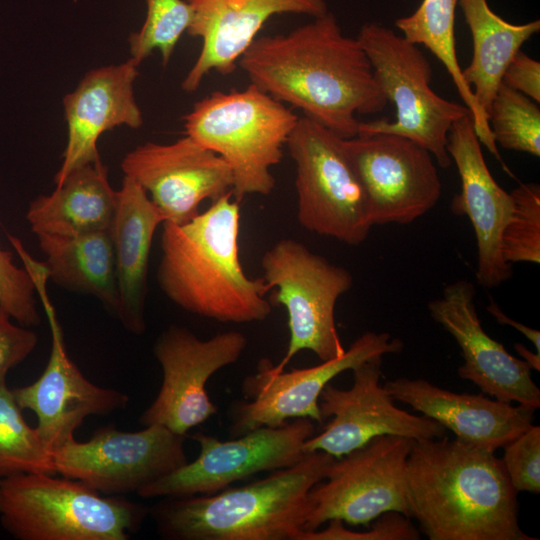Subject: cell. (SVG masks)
Returning <instances> with one entry per match:
<instances>
[{
	"label": "cell",
	"instance_id": "cb8c5ba5",
	"mask_svg": "<svg viewBox=\"0 0 540 540\" xmlns=\"http://www.w3.org/2000/svg\"><path fill=\"white\" fill-rule=\"evenodd\" d=\"M164 221V215L146 191L132 178L124 176L117 190L111 228L118 291L116 318L135 335H142L146 329L149 258L155 231Z\"/></svg>",
	"mask_w": 540,
	"mask_h": 540
},
{
	"label": "cell",
	"instance_id": "4fadbf2b",
	"mask_svg": "<svg viewBox=\"0 0 540 540\" xmlns=\"http://www.w3.org/2000/svg\"><path fill=\"white\" fill-rule=\"evenodd\" d=\"M402 349V341L389 333L369 331L359 336L342 356L313 367L278 372L269 359H261L257 372L242 383L246 401L236 402L229 409L230 437L264 426L277 427L297 418L322 423L319 397L333 378L370 359Z\"/></svg>",
	"mask_w": 540,
	"mask_h": 540
},
{
	"label": "cell",
	"instance_id": "83f0119b",
	"mask_svg": "<svg viewBox=\"0 0 540 540\" xmlns=\"http://www.w3.org/2000/svg\"><path fill=\"white\" fill-rule=\"evenodd\" d=\"M457 4L458 0H422L411 15L398 18L395 25L407 41L415 45H424L444 65L470 111L480 143L503 164L487 116L478 105L472 89L465 82L458 62L455 42Z\"/></svg>",
	"mask_w": 540,
	"mask_h": 540
},
{
	"label": "cell",
	"instance_id": "5b68a950",
	"mask_svg": "<svg viewBox=\"0 0 540 540\" xmlns=\"http://www.w3.org/2000/svg\"><path fill=\"white\" fill-rule=\"evenodd\" d=\"M149 508L47 473L0 478V521L19 540H127Z\"/></svg>",
	"mask_w": 540,
	"mask_h": 540
},
{
	"label": "cell",
	"instance_id": "ffe728a7",
	"mask_svg": "<svg viewBox=\"0 0 540 540\" xmlns=\"http://www.w3.org/2000/svg\"><path fill=\"white\" fill-rule=\"evenodd\" d=\"M447 151L461 181L460 192L454 195L450 209L454 215L466 216L473 227L478 283L484 288H496L513 275L512 265L504 261L500 251V237L512 210V197L488 169L471 114L452 124Z\"/></svg>",
	"mask_w": 540,
	"mask_h": 540
},
{
	"label": "cell",
	"instance_id": "d4e9b609",
	"mask_svg": "<svg viewBox=\"0 0 540 540\" xmlns=\"http://www.w3.org/2000/svg\"><path fill=\"white\" fill-rule=\"evenodd\" d=\"M117 191L101 159L70 171L50 195L30 202L26 218L36 235L77 236L110 230Z\"/></svg>",
	"mask_w": 540,
	"mask_h": 540
},
{
	"label": "cell",
	"instance_id": "e575fe53",
	"mask_svg": "<svg viewBox=\"0 0 540 540\" xmlns=\"http://www.w3.org/2000/svg\"><path fill=\"white\" fill-rule=\"evenodd\" d=\"M501 462L516 492H540V427L531 425L507 443Z\"/></svg>",
	"mask_w": 540,
	"mask_h": 540
},
{
	"label": "cell",
	"instance_id": "74e56055",
	"mask_svg": "<svg viewBox=\"0 0 540 540\" xmlns=\"http://www.w3.org/2000/svg\"><path fill=\"white\" fill-rule=\"evenodd\" d=\"M486 309L498 323L508 325L524 335L534 345L537 353H540V332L538 330L519 323L507 316L493 299H490V303L487 305Z\"/></svg>",
	"mask_w": 540,
	"mask_h": 540
},
{
	"label": "cell",
	"instance_id": "9a60e30c",
	"mask_svg": "<svg viewBox=\"0 0 540 540\" xmlns=\"http://www.w3.org/2000/svg\"><path fill=\"white\" fill-rule=\"evenodd\" d=\"M247 346L239 331L202 340L184 326L171 325L154 344L163 379L153 402L140 416L144 426L162 425L185 435L217 413L206 385L218 370L239 360Z\"/></svg>",
	"mask_w": 540,
	"mask_h": 540
},
{
	"label": "cell",
	"instance_id": "6da1fadb",
	"mask_svg": "<svg viewBox=\"0 0 540 540\" xmlns=\"http://www.w3.org/2000/svg\"><path fill=\"white\" fill-rule=\"evenodd\" d=\"M238 64L251 84L344 139L357 136V114L388 102L363 47L329 11L288 33L258 36Z\"/></svg>",
	"mask_w": 540,
	"mask_h": 540
},
{
	"label": "cell",
	"instance_id": "7402d4cb",
	"mask_svg": "<svg viewBox=\"0 0 540 540\" xmlns=\"http://www.w3.org/2000/svg\"><path fill=\"white\" fill-rule=\"evenodd\" d=\"M139 64L129 58L117 65L89 70L76 88L63 98L67 142L60 169L54 177L60 184L73 169L100 159L97 142L104 132L143 125V115L134 93Z\"/></svg>",
	"mask_w": 540,
	"mask_h": 540
},
{
	"label": "cell",
	"instance_id": "277c9868",
	"mask_svg": "<svg viewBox=\"0 0 540 540\" xmlns=\"http://www.w3.org/2000/svg\"><path fill=\"white\" fill-rule=\"evenodd\" d=\"M335 457L307 452L292 466L209 495L164 497L149 508L168 540H295L310 510L309 492Z\"/></svg>",
	"mask_w": 540,
	"mask_h": 540
},
{
	"label": "cell",
	"instance_id": "7c38bea8",
	"mask_svg": "<svg viewBox=\"0 0 540 540\" xmlns=\"http://www.w3.org/2000/svg\"><path fill=\"white\" fill-rule=\"evenodd\" d=\"M314 434L309 418L260 427L227 441L196 433L192 438L200 446L198 457L137 494L143 498L214 494L259 472L292 466L304 456V443Z\"/></svg>",
	"mask_w": 540,
	"mask_h": 540
},
{
	"label": "cell",
	"instance_id": "7a4b0ae2",
	"mask_svg": "<svg viewBox=\"0 0 540 540\" xmlns=\"http://www.w3.org/2000/svg\"><path fill=\"white\" fill-rule=\"evenodd\" d=\"M516 495L495 451L444 436L412 442L407 513L430 540H536L520 528Z\"/></svg>",
	"mask_w": 540,
	"mask_h": 540
},
{
	"label": "cell",
	"instance_id": "603a6c76",
	"mask_svg": "<svg viewBox=\"0 0 540 540\" xmlns=\"http://www.w3.org/2000/svg\"><path fill=\"white\" fill-rule=\"evenodd\" d=\"M384 387L393 400L438 422L457 439L491 451L519 436L534 419L533 408L482 394L456 393L424 379L398 378L387 381Z\"/></svg>",
	"mask_w": 540,
	"mask_h": 540
},
{
	"label": "cell",
	"instance_id": "9c48e42d",
	"mask_svg": "<svg viewBox=\"0 0 540 540\" xmlns=\"http://www.w3.org/2000/svg\"><path fill=\"white\" fill-rule=\"evenodd\" d=\"M341 137L313 119L299 117L287 141L296 167L297 218L307 231L348 245L370 233L366 196Z\"/></svg>",
	"mask_w": 540,
	"mask_h": 540
},
{
	"label": "cell",
	"instance_id": "f546056e",
	"mask_svg": "<svg viewBox=\"0 0 540 540\" xmlns=\"http://www.w3.org/2000/svg\"><path fill=\"white\" fill-rule=\"evenodd\" d=\"M488 124L502 148L540 156V109L531 98L502 82L491 103Z\"/></svg>",
	"mask_w": 540,
	"mask_h": 540
},
{
	"label": "cell",
	"instance_id": "d6986e66",
	"mask_svg": "<svg viewBox=\"0 0 540 540\" xmlns=\"http://www.w3.org/2000/svg\"><path fill=\"white\" fill-rule=\"evenodd\" d=\"M475 296L474 285L461 279L446 285L442 296L428 303L432 319L461 349L464 363L458 368L459 377L494 399L538 409L540 389L532 380L531 367L484 331Z\"/></svg>",
	"mask_w": 540,
	"mask_h": 540
},
{
	"label": "cell",
	"instance_id": "836d02e7",
	"mask_svg": "<svg viewBox=\"0 0 540 540\" xmlns=\"http://www.w3.org/2000/svg\"><path fill=\"white\" fill-rule=\"evenodd\" d=\"M367 531L357 532L344 528L343 521L333 519L322 530H302L295 540H418L419 530L406 515L391 511L372 521Z\"/></svg>",
	"mask_w": 540,
	"mask_h": 540
},
{
	"label": "cell",
	"instance_id": "f1b7e54d",
	"mask_svg": "<svg viewBox=\"0 0 540 540\" xmlns=\"http://www.w3.org/2000/svg\"><path fill=\"white\" fill-rule=\"evenodd\" d=\"M6 381L0 383V478L21 473L57 474L53 453L23 418Z\"/></svg>",
	"mask_w": 540,
	"mask_h": 540
},
{
	"label": "cell",
	"instance_id": "ac0fdd59",
	"mask_svg": "<svg viewBox=\"0 0 540 540\" xmlns=\"http://www.w3.org/2000/svg\"><path fill=\"white\" fill-rule=\"evenodd\" d=\"M121 168L174 224L194 218L202 201L217 200L234 183L227 162L188 135L169 144L139 145L124 156Z\"/></svg>",
	"mask_w": 540,
	"mask_h": 540
},
{
	"label": "cell",
	"instance_id": "1f68e13d",
	"mask_svg": "<svg viewBox=\"0 0 540 540\" xmlns=\"http://www.w3.org/2000/svg\"><path fill=\"white\" fill-rule=\"evenodd\" d=\"M512 210L502 230L500 251L505 262L540 263V186L521 183L514 188Z\"/></svg>",
	"mask_w": 540,
	"mask_h": 540
},
{
	"label": "cell",
	"instance_id": "8fae6325",
	"mask_svg": "<svg viewBox=\"0 0 540 540\" xmlns=\"http://www.w3.org/2000/svg\"><path fill=\"white\" fill-rule=\"evenodd\" d=\"M412 442L401 436H378L335 458L325 478L309 492L304 530H316L333 519L367 525L391 511L408 517L406 463Z\"/></svg>",
	"mask_w": 540,
	"mask_h": 540
},
{
	"label": "cell",
	"instance_id": "3957f363",
	"mask_svg": "<svg viewBox=\"0 0 540 540\" xmlns=\"http://www.w3.org/2000/svg\"><path fill=\"white\" fill-rule=\"evenodd\" d=\"M232 191L183 224L164 221L157 281L183 310L226 323L265 320L272 304L263 277L246 275L239 258L240 205Z\"/></svg>",
	"mask_w": 540,
	"mask_h": 540
},
{
	"label": "cell",
	"instance_id": "30bf717a",
	"mask_svg": "<svg viewBox=\"0 0 540 540\" xmlns=\"http://www.w3.org/2000/svg\"><path fill=\"white\" fill-rule=\"evenodd\" d=\"M11 245L31 277L51 331V351L45 370L33 383L12 391L21 409L36 414V430L48 450L54 453L75 439V431L87 417L123 410L129 397L121 391L92 383L71 360L56 310L48 296L46 268L31 256L19 238H13Z\"/></svg>",
	"mask_w": 540,
	"mask_h": 540
},
{
	"label": "cell",
	"instance_id": "52a82bcc",
	"mask_svg": "<svg viewBox=\"0 0 540 540\" xmlns=\"http://www.w3.org/2000/svg\"><path fill=\"white\" fill-rule=\"evenodd\" d=\"M387 101L396 108V120L360 122L358 135L377 133L406 137L426 148L442 168L452 159L447 151L452 124L470 114L459 103L446 100L430 87L432 68L417 45L391 28L370 22L356 37Z\"/></svg>",
	"mask_w": 540,
	"mask_h": 540
},
{
	"label": "cell",
	"instance_id": "44dd1931",
	"mask_svg": "<svg viewBox=\"0 0 540 540\" xmlns=\"http://www.w3.org/2000/svg\"><path fill=\"white\" fill-rule=\"evenodd\" d=\"M193 18L187 33L201 39L200 53L181 83L193 93L211 71L227 75L258 37L264 24L280 14L319 17L325 0H187Z\"/></svg>",
	"mask_w": 540,
	"mask_h": 540
},
{
	"label": "cell",
	"instance_id": "2e32d148",
	"mask_svg": "<svg viewBox=\"0 0 540 540\" xmlns=\"http://www.w3.org/2000/svg\"><path fill=\"white\" fill-rule=\"evenodd\" d=\"M363 187L372 225L410 224L439 201L434 157L402 136L377 133L341 139Z\"/></svg>",
	"mask_w": 540,
	"mask_h": 540
},
{
	"label": "cell",
	"instance_id": "e0dca14e",
	"mask_svg": "<svg viewBox=\"0 0 540 540\" xmlns=\"http://www.w3.org/2000/svg\"><path fill=\"white\" fill-rule=\"evenodd\" d=\"M382 358L353 368L351 388L339 389L329 383L324 387L319 409L323 420H332L321 433L305 441V453L323 451L340 458L378 436H401L413 441L445 436L446 429L438 422L394 404L384 385H380Z\"/></svg>",
	"mask_w": 540,
	"mask_h": 540
},
{
	"label": "cell",
	"instance_id": "5bb4252c",
	"mask_svg": "<svg viewBox=\"0 0 540 540\" xmlns=\"http://www.w3.org/2000/svg\"><path fill=\"white\" fill-rule=\"evenodd\" d=\"M185 435L162 425L139 431L102 427L85 441L75 439L53 453L56 472L113 496L138 492L186 464Z\"/></svg>",
	"mask_w": 540,
	"mask_h": 540
},
{
	"label": "cell",
	"instance_id": "f35d334b",
	"mask_svg": "<svg viewBox=\"0 0 540 540\" xmlns=\"http://www.w3.org/2000/svg\"><path fill=\"white\" fill-rule=\"evenodd\" d=\"M514 348L531 369L540 371V353L531 352L522 343H515Z\"/></svg>",
	"mask_w": 540,
	"mask_h": 540
},
{
	"label": "cell",
	"instance_id": "484cf974",
	"mask_svg": "<svg viewBox=\"0 0 540 540\" xmlns=\"http://www.w3.org/2000/svg\"><path fill=\"white\" fill-rule=\"evenodd\" d=\"M46 260L48 278L71 291L95 296L113 315L118 312V291L112 232L77 236L36 235Z\"/></svg>",
	"mask_w": 540,
	"mask_h": 540
},
{
	"label": "cell",
	"instance_id": "8992f818",
	"mask_svg": "<svg viewBox=\"0 0 540 540\" xmlns=\"http://www.w3.org/2000/svg\"><path fill=\"white\" fill-rule=\"evenodd\" d=\"M299 117L284 103L250 84L243 90L215 91L184 115L185 134L220 155L233 174L232 195H269L271 169L283 158Z\"/></svg>",
	"mask_w": 540,
	"mask_h": 540
},
{
	"label": "cell",
	"instance_id": "8d00e7d4",
	"mask_svg": "<svg viewBox=\"0 0 540 540\" xmlns=\"http://www.w3.org/2000/svg\"><path fill=\"white\" fill-rule=\"evenodd\" d=\"M502 82L536 103L540 102V63L521 50L506 67Z\"/></svg>",
	"mask_w": 540,
	"mask_h": 540
},
{
	"label": "cell",
	"instance_id": "d6a6232c",
	"mask_svg": "<svg viewBox=\"0 0 540 540\" xmlns=\"http://www.w3.org/2000/svg\"><path fill=\"white\" fill-rule=\"evenodd\" d=\"M0 306L22 326H37L41 316L37 310L35 288L25 268H19L13 253L0 247Z\"/></svg>",
	"mask_w": 540,
	"mask_h": 540
},
{
	"label": "cell",
	"instance_id": "d590c367",
	"mask_svg": "<svg viewBox=\"0 0 540 540\" xmlns=\"http://www.w3.org/2000/svg\"><path fill=\"white\" fill-rule=\"evenodd\" d=\"M9 313L0 306V383L8 371L24 361L38 343L37 334L25 326H16Z\"/></svg>",
	"mask_w": 540,
	"mask_h": 540
},
{
	"label": "cell",
	"instance_id": "4dcf8cb0",
	"mask_svg": "<svg viewBox=\"0 0 540 540\" xmlns=\"http://www.w3.org/2000/svg\"><path fill=\"white\" fill-rule=\"evenodd\" d=\"M146 16L139 31L129 36V50L139 65L158 50L166 65L180 38L191 25L193 12L184 0H145Z\"/></svg>",
	"mask_w": 540,
	"mask_h": 540
},
{
	"label": "cell",
	"instance_id": "4316f807",
	"mask_svg": "<svg viewBox=\"0 0 540 540\" xmlns=\"http://www.w3.org/2000/svg\"><path fill=\"white\" fill-rule=\"evenodd\" d=\"M473 40L470 64L462 69L467 85L488 119L504 71L524 42L540 30V21L512 24L498 16L487 0H458Z\"/></svg>",
	"mask_w": 540,
	"mask_h": 540
},
{
	"label": "cell",
	"instance_id": "ba28073f",
	"mask_svg": "<svg viewBox=\"0 0 540 540\" xmlns=\"http://www.w3.org/2000/svg\"><path fill=\"white\" fill-rule=\"evenodd\" d=\"M263 279L274 289L270 303L282 305L288 315L289 345L275 371H283L302 350H310L322 361L342 356L335 307L353 285L351 273L301 242L283 238L261 258Z\"/></svg>",
	"mask_w": 540,
	"mask_h": 540
}]
</instances>
